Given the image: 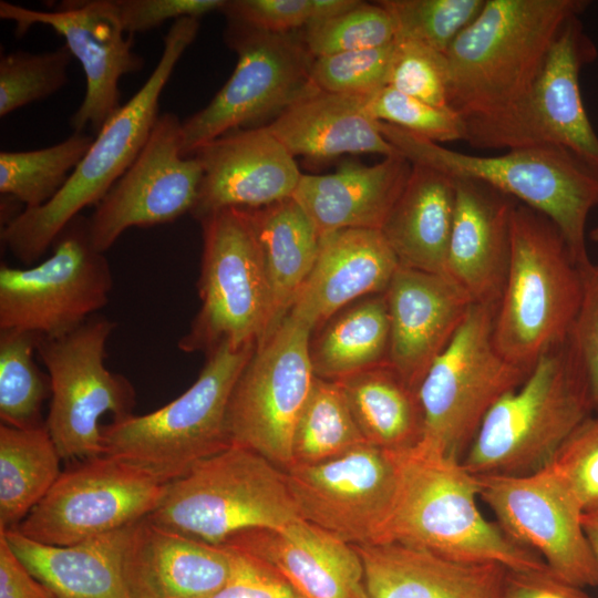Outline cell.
I'll return each mask as SVG.
<instances>
[{"mask_svg":"<svg viewBox=\"0 0 598 598\" xmlns=\"http://www.w3.org/2000/svg\"><path fill=\"white\" fill-rule=\"evenodd\" d=\"M368 598H503L507 568L398 543L357 546Z\"/></svg>","mask_w":598,"mask_h":598,"instance_id":"obj_27","label":"cell"},{"mask_svg":"<svg viewBox=\"0 0 598 598\" xmlns=\"http://www.w3.org/2000/svg\"><path fill=\"white\" fill-rule=\"evenodd\" d=\"M365 110L374 121L398 126L437 144L464 141L465 122L460 114L389 85L367 96Z\"/></svg>","mask_w":598,"mask_h":598,"instance_id":"obj_42","label":"cell"},{"mask_svg":"<svg viewBox=\"0 0 598 598\" xmlns=\"http://www.w3.org/2000/svg\"><path fill=\"white\" fill-rule=\"evenodd\" d=\"M228 22L226 41L237 53V63L213 100L182 121V152L187 157L208 142L279 114L319 90L311 81L315 58L301 33H272Z\"/></svg>","mask_w":598,"mask_h":598,"instance_id":"obj_13","label":"cell"},{"mask_svg":"<svg viewBox=\"0 0 598 598\" xmlns=\"http://www.w3.org/2000/svg\"><path fill=\"white\" fill-rule=\"evenodd\" d=\"M203 175L198 159L183 155L182 121L172 112L159 115L136 159L89 217L95 248L105 252L128 228L190 214Z\"/></svg>","mask_w":598,"mask_h":598,"instance_id":"obj_19","label":"cell"},{"mask_svg":"<svg viewBox=\"0 0 598 598\" xmlns=\"http://www.w3.org/2000/svg\"><path fill=\"white\" fill-rule=\"evenodd\" d=\"M38 334L0 330V419L13 427L41 424L42 403L51 394L50 380L34 359Z\"/></svg>","mask_w":598,"mask_h":598,"instance_id":"obj_38","label":"cell"},{"mask_svg":"<svg viewBox=\"0 0 598 598\" xmlns=\"http://www.w3.org/2000/svg\"><path fill=\"white\" fill-rule=\"evenodd\" d=\"M229 549L233 553L231 575L212 598H305L272 567L248 554Z\"/></svg>","mask_w":598,"mask_h":598,"instance_id":"obj_49","label":"cell"},{"mask_svg":"<svg viewBox=\"0 0 598 598\" xmlns=\"http://www.w3.org/2000/svg\"><path fill=\"white\" fill-rule=\"evenodd\" d=\"M390 322L383 293L360 298L311 332L315 377L341 381L388 362Z\"/></svg>","mask_w":598,"mask_h":598,"instance_id":"obj_33","label":"cell"},{"mask_svg":"<svg viewBox=\"0 0 598 598\" xmlns=\"http://www.w3.org/2000/svg\"><path fill=\"white\" fill-rule=\"evenodd\" d=\"M301 38L316 59L391 44L395 29L390 13L379 1H359L341 14L309 24L301 32Z\"/></svg>","mask_w":598,"mask_h":598,"instance_id":"obj_41","label":"cell"},{"mask_svg":"<svg viewBox=\"0 0 598 598\" xmlns=\"http://www.w3.org/2000/svg\"><path fill=\"white\" fill-rule=\"evenodd\" d=\"M367 96L317 90L266 125L293 156L313 159L342 154H400L365 110Z\"/></svg>","mask_w":598,"mask_h":598,"instance_id":"obj_29","label":"cell"},{"mask_svg":"<svg viewBox=\"0 0 598 598\" xmlns=\"http://www.w3.org/2000/svg\"><path fill=\"white\" fill-rule=\"evenodd\" d=\"M256 346H219L206 354L197 379L178 398L153 412L130 414L102 426L103 454L171 483L231 445L228 404Z\"/></svg>","mask_w":598,"mask_h":598,"instance_id":"obj_7","label":"cell"},{"mask_svg":"<svg viewBox=\"0 0 598 598\" xmlns=\"http://www.w3.org/2000/svg\"><path fill=\"white\" fill-rule=\"evenodd\" d=\"M192 156L204 173L190 212L198 221L224 208L255 209L290 198L302 175L266 125L228 132Z\"/></svg>","mask_w":598,"mask_h":598,"instance_id":"obj_21","label":"cell"},{"mask_svg":"<svg viewBox=\"0 0 598 598\" xmlns=\"http://www.w3.org/2000/svg\"><path fill=\"white\" fill-rule=\"evenodd\" d=\"M597 55L580 18H570L524 95L494 114L464 118V141L480 150L561 146L598 169V135L579 86L581 70Z\"/></svg>","mask_w":598,"mask_h":598,"instance_id":"obj_10","label":"cell"},{"mask_svg":"<svg viewBox=\"0 0 598 598\" xmlns=\"http://www.w3.org/2000/svg\"><path fill=\"white\" fill-rule=\"evenodd\" d=\"M589 238L592 241L598 243V225L589 233Z\"/></svg>","mask_w":598,"mask_h":598,"instance_id":"obj_53","label":"cell"},{"mask_svg":"<svg viewBox=\"0 0 598 598\" xmlns=\"http://www.w3.org/2000/svg\"><path fill=\"white\" fill-rule=\"evenodd\" d=\"M388 85L435 106L448 107L445 53L413 40H394Z\"/></svg>","mask_w":598,"mask_h":598,"instance_id":"obj_44","label":"cell"},{"mask_svg":"<svg viewBox=\"0 0 598 598\" xmlns=\"http://www.w3.org/2000/svg\"><path fill=\"white\" fill-rule=\"evenodd\" d=\"M94 141L74 132L40 150L0 153V193L33 209L49 203L65 185Z\"/></svg>","mask_w":598,"mask_h":598,"instance_id":"obj_36","label":"cell"},{"mask_svg":"<svg viewBox=\"0 0 598 598\" xmlns=\"http://www.w3.org/2000/svg\"><path fill=\"white\" fill-rule=\"evenodd\" d=\"M587 0H485L446 52L451 110L463 118L494 114L532 85L567 20Z\"/></svg>","mask_w":598,"mask_h":598,"instance_id":"obj_2","label":"cell"},{"mask_svg":"<svg viewBox=\"0 0 598 598\" xmlns=\"http://www.w3.org/2000/svg\"><path fill=\"white\" fill-rule=\"evenodd\" d=\"M477 477L480 497L509 538L538 555L561 579L580 588L598 586V561L584 511L550 465L523 476Z\"/></svg>","mask_w":598,"mask_h":598,"instance_id":"obj_17","label":"cell"},{"mask_svg":"<svg viewBox=\"0 0 598 598\" xmlns=\"http://www.w3.org/2000/svg\"><path fill=\"white\" fill-rule=\"evenodd\" d=\"M581 293L582 270L558 227L517 203L508 271L493 322L498 352L530 371L543 355L567 341Z\"/></svg>","mask_w":598,"mask_h":598,"instance_id":"obj_5","label":"cell"},{"mask_svg":"<svg viewBox=\"0 0 598 598\" xmlns=\"http://www.w3.org/2000/svg\"><path fill=\"white\" fill-rule=\"evenodd\" d=\"M115 327L95 315L64 337H39L37 352L51 390L45 426L61 458L103 455L100 417L106 412L113 420L133 414L132 384L105 365L106 342Z\"/></svg>","mask_w":598,"mask_h":598,"instance_id":"obj_14","label":"cell"},{"mask_svg":"<svg viewBox=\"0 0 598 598\" xmlns=\"http://www.w3.org/2000/svg\"><path fill=\"white\" fill-rule=\"evenodd\" d=\"M0 17L16 23L22 37L32 25L52 28L64 39L85 75V93L70 118L74 132L90 126L96 135L120 109V81L140 71L141 55L121 24L114 0L64 1L53 11H40L0 1Z\"/></svg>","mask_w":598,"mask_h":598,"instance_id":"obj_20","label":"cell"},{"mask_svg":"<svg viewBox=\"0 0 598 598\" xmlns=\"http://www.w3.org/2000/svg\"><path fill=\"white\" fill-rule=\"evenodd\" d=\"M382 135L411 164L453 177L484 182L548 217L582 270L591 261L586 244L590 212L598 206V169L556 145L508 150L499 155L457 152L398 126L378 122Z\"/></svg>","mask_w":598,"mask_h":598,"instance_id":"obj_4","label":"cell"},{"mask_svg":"<svg viewBox=\"0 0 598 598\" xmlns=\"http://www.w3.org/2000/svg\"><path fill=\"white\" fill-rule=\"evenodd\" d=\"M364 442L340 382L315 377L293 430L292 464L322 462Z\"/></svg>","mask_w":598,"mask_h":598,"instance_id":"obj_37","label":"cell"},{"mask_svg":"<svg viewBox=\"0 0 598 598\" xmlns=\"http://www.w3.org/2000/svg\"><path fill=\"white\" fill-rule=\"evenodd\" d=\"M249 212L271 290L277 326L315 266L321 236L292 197Z\"/></svg>","mask_w":598,"mask_h":598,"instance_id":"obj_34","label":"cell"},{"mask_svg":"<svg viewBox=\"0 0 598 598\" xmlns=\"http://www.w3.org/2000/svg\"><path fill=\"white\" fill-rule=\"evenodd\" d=\"M200 308L178 341L183 352L209 353L261 342L276 327L271 290L249 209L224 208L199 220Z\"/></svg>","mask_w":598,"mask_h":598,"instance_id":"obj_9","label":"cell"},{"mask_svg":"<svg viewBox=\"0 0 598 598\" xmlns=\"http://www.w3.org/2000/svg\"><path fill=\"white\" fill-rule=\"evenodd\" d=\"M384 297L390 322L388 362L416 391L473 305L447 277L400 266Z\"/></svg>","mask_w":598,"mask_h":598,"instance_id":"obj_22","label":"cell"},{"mask_svg":"<svg viewBox=\"0 0 598 598\" xmlns=\"http://www.w3.org/2000/svg\"><path fill=\"white\" fill-rule=\"evenodd\" d=\"M73 55L62 47L43 53L16 51L0 59V116L42 101L69 82Z\"/></svg>","mask_w":598,"mask_h":598,"instance_id":"obj_40","label":"cell"},{"mask_svg":"<svg viewBox=\"0 0 598 598\" xmlns=\"http://www.w3.org/2000/svg\"><path fill=\"white\" fill-rule=\"evenodd\" d=\"M124 32L151 31L167 20L200 19L214 11H221L226 0H114Z\"/></svg>","mask_w":598,"mask_h":598,"instance_id":"obj_48","label":"cell"},{"mask_svg":"<svg viewBox=\"0 0 598 598\" xmlns=\"http://www.w3.org/2000/svg\"><path fill=\"white\" fill-rule=\"evenodd\" d=\"M455 210L444 276L473 305L497 309L511 258L517 200L473 178L454 177Z\"/></svg>","mask_w":598,"mask_h":598,"instance_id":"obj_23","label":"cell"},{"mask_svg":"<svg viewBox=\"0 0 598 598\" xmlns=\"http://www.w3.org/2000/svg\"><path fill=\"white\" fill-rule=\"evenodd\" d=\"M311 330L289 313L257 343L233 389L227 429L231 444L281 470L292 464L293 430L315 373Z\"/></svg>","mask_w":598,"mask_h":598,"instance_id":"obj_15","label":"cell"},{"mask_svg":"<svg viewBox=\"0 0 598 598\" xmlns=\"http://www.w3.org/2000/svg\"><path fill=\"white\" fill-rule=\"evenodd\" d=\"M199 19L173 22L161 58L142 87L104 123L63 188L45 205L22 209L1 227V243L20 261L34 264L64 226L96 206L128 169L158 118L159 97L173 71L197 37Z\"/></svg>","mask_w":598,"mask_h":598,"instance_id":"obj_3","label":"cell"},{"mask_svg":"<svg viewBox=\"0 0 598 598\" xmlns=\"http://www.w3.org/2000/svg\"><path fill=\"white\" fill-rule=\"evenodd\" d=\"M285 473L301 518L353 546L380 543L398 484L394 452L364 442Z\"/></svg>","mask_w":598,"mask_h":598,"instance_id":"obj_18","label":"cell"},{"mask_svg":"<svg viewBox=\"0 0 598 598\" xmlns=\"http://www.w3.org/2000/svg\"><path fill=\"white\" fill-rule=\"evenodd\" d=\"M221 546L272 567L305 598H368L357 546L303 518L279 529L236 534Z\"/></svg>","mask_w":598,"mask_h":598,"instance_id":"obj_24","label":"cell"},{"mask_svg":"<svg viewBox=\"0 0 598 598\" xmlns=\"http://www.w3.org/2000/svg\"><path fill=\"white\" fill-rule=\"evenodd\" d=\"M0 598H54L25 568L0 533Z\"/></svg>","mask_w":598,"mask_h":598,"instance_id":"obj_51","label":"cell"},{"mask_svg":"<svg viewBox=\"0 0 598 598\" xmlns=\"http://www.w3.org/2000/svg\"><path fill=\"white\" fill-rule=\"evenodd\" d=\"M213 545L251 529H279L301 518L285 470L231 444L167 484L147 516Z\"/></svg>","mask_w":598,"mask_h":598,"instance_id":"obj_8","label":"cell"},{"mask_svg":"<svg viewBox=\"0 0 598 598\" xmlns=\"http://www.w3.org/2000/svg\"><path fill=\"white\" fill-rule=\"evenodd\" d=\"M582 522L598 561V512L584 513Z\"/></svg>","mask_w":598,"mask_h":598,"instance_id":"obj_52","label":"cell"},{"mask_svg":"<svg viewBox=\"0 0 598 598\" xmlns=\"http://www.w3.org/2000/svg\"><path fill=\"white\" fill-rule=\"evenodd\" d=\"M393 43L316 58L311 81L326 92L370 96L388 85Z\"/></svg>","mask_w":598,"mask_h":598,"instance_id":"obj_43","label":"cell"},{"mask_svg":"<svg viewBox=\"0 0 598 598\" xmlns=\"http://www.w3.org/2000/svg\"><path fill=\"white\" fill-rule=\"evenodd\" d=\"M61 456L45 423L0 425V532L19 527L62 473Z\"/></svg>","mask_w":598,"mask_h":598,"instance_id":"obj_35","label":"cell"},{"mask_svg":"<svg viewBox=\"0 0 598 598\" xmlns=\"http://www.w3.org/2000/svg\"><path fill=\"white\" fill-rule=\"evenodd\" d=\"M454 210V177L412 164L380 229L400 266L444 275Z\"/></svg>","mask_w":598,"mask_h":598,"instance_id":"obj_31","label":"cell"},{"mask_svg":"<svg viewBox=\"0 0 598 598\" xmlns=\"http://www.w3.org/2000/svg\"><path fill=\"white\" fill-rule=\"evenodd\" d=\"M582 589L549 569H507L503 598H590Z\"/></svg>","mask_w":598,"mask_h":598,"instance_id":"obj_50","label":"cell"},{"mask_svg":"<svg viewBox=\"0 0 598 598\" xmlns=\"http://www.w3.org/2000/svg\"><path fill=\"white\" fill-rule=\"evenodd\" d=\"M568 340L585 371L594 409L598 410V264L582 269L581 300Z\"/></svg>","mask_w":598,"mask_h":598,"instance_id":"obj_47","label":"cell"},{"mask_svg":"<svg viewBox=\"0 0 598 598\" xmlns=\"http://www.w3.org/2000/svg\"><path fill=\"white\" fill-rule=\"evenodd\" d=\"M167 484L111 455L86 458L60 474L17 530L42 544L74 545L147 517Z\"/></svg>","mask_w":598,"mask_h":598,"instance_id":"obj_16","label":"cell"},{"mask_svg":"<svg viewBox=\"0 0 598 598\" xmlns=\"http://www.w3.org/2000/svg\"><path fill=\"white\" fill-rule=\"evenodd\" d=\"M398 484L383 543H398L466 563H495L512 570L549 569L515 543L477 506L478 477L423 441L394 452Z\"/></svg>","mask_w":598,"mask_h":598,"instance_id":"obj_1","label":"cell"},{"mask_svg":"<svg viewBox=\"0 0 598 598\" xmlns=\"http://www.w3.org/2000/svg\"><path fill=\"white\" fill-rule=\"evenodd\" d=\"M594 410L585 371L567 339L493 405L461 463L476 476L535 473L551 463Z\"/></svg>","mask_w":598,"mask_h":598,"instance_id":"obj_6","label":"cell"},{"mask_svg":"<svg viewBox=\"0 0 598 598\" xmlns=\"http://www.w3.org/2000/svg\"><path fill=\"white\" fill-rule=\"evenodd\" d=\"M113 276L104 252L92 241L90 219L69 221L52 254L30 268L0 266V330L64 337L104 308Z\"/></svg>","mask_w":598,"mask_h":598,"instance_id":"obj_12","label":"cell"},{"mask_svg":"<svg viewBox=\"0 0 598 598\" xmlns=\"http://www.w3.org/2000/svg\"><path fill=\"white\" fill-rule=\"evenodd\" d=\"M233 553L145 517L133 525L123 571L131 598H212L228 581Z\"/></svg>","mask_w":598,"mask_h":598,"instance_id":"obj_25","label":"cell"},{"mask_svg":"<svg viewBox=\"0 0 598 598\" xmlns=\"http://www.w3.org/2000/svg\"><path fill=\"white\" fill-rule=\"evenodd\" d=\"M549 465L571 489L584 513L598 512V416L585 419Z\"/></svg>","mask_w":598,"mask_h":598,"instance_id":"obj_45","label":"cell"},{"mask_svg":"<svg viewBox=\"0 0 598 598\" xmlns=\"http://www.w3.org/2000/svg\"><path fill=\"white\" fill-rule=\"evenodd\" d=\"M495 312L489 306H471L417 391L424 416L421 441L460 462L488 411L530 372L507 361L496 349Z\"/></svg>","mask_w":598,"mask_h":598,"instance_id":"obj_11","label":"cell"},{"mask_svg":"<svg viewBox=\"0 0 598 598\" xmlns=\"http://www.w3.org/2000/svg\"><path fill=\"white\" fill-rule=\"evenodd\" d=\"M134 524L69 546L42 544L17 529L0 533L54 598H131L123 561Z\"/></svg>","mask_w":598,"mask_h":598,"instance_id":"obj_30","label":"cell"},{"mask_svg":"<svg viewBox=\"0 0 598 598\" xmlns=\"http://www.w3.org/2000/svg\"><path fill=\"white\" fill-rule=\"evenodd\" d=\"M411 169L401 154L374 165L348 162L330 174H302L292 198L320 236L347 228L381 229Z\"/></svg>","mask_w":598,"mask_h":598,"instance_id":"obj_28","label":"cell"},{"mask_svg":"<svg viewBox=\"0 0 598 598\" xmlns=\"http://www.w3.org/2000/svg\"><path fill=\"white\" fill-rule=\"evenodd\" d=\"M395 29L394 40H413L442 53L478 16L485 0H382Z\"/></svg>","mask_w":598,"mask_h":598,"instance_id":"obj_39","label":"cell"},{"mask_svg":"<svg viewBox=\"0 0 598 598\" xmlns=\"http://www.w3.org/2000/svg\"><path fill=\"white\" fill-rule=\"evenodd\" d=\"M221 12L228 20L272 33L295 32L317 20L316 0H234Z\"/></svg>","mask_w":598,"mask_h":598,"instance_id":"obj_46","label":"cell"},{"mask_svg":"<svg viewBox=\"0 0 598 598\" xmlns=\"http://www.w3.org/2000/svg\"><path fill=\"white\" fill-rule=\"evenodd\" d=\"M399 267L380 229L323 234L315 266L288 313L312 332L351 302L383 293Z\"/></svg>","mask_w":598,"mask_h":598,"instance_id":"obj_26","label":"cell"},{"mask_svg":"<svg viewBox=\"0 0 598 598\" xmlns=\"http://www.w3.org/2000/svg\"><path fill=\"white\" fill-rule=\"evenodd\" d=\"M338 382L367 443L398 452L421 442L424 416L419 392L389 362Z\"/></svg>","mask_w":598,"mask_h":598,"instance_id":"obj_32","label":"cell"}]
</instances>
